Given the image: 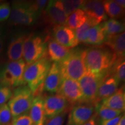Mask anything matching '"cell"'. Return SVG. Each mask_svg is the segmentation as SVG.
Here are the masks:
<instances>
[{
    "mask_svg": "<svg viewBox=\"0 0 125 125\" xmlns=\"http://www.w3.org/2000/svg\"><path fill=\"white\" fill-rule=\"evenodd\" d=\"M67 112H62L52 118L47 119L44 125H62L64 122Z\"/></svg>",
    "mask_w": 125,
    "mask_h": 125,
    "instance_id": "cell-33",
    "label": "cell"
},
{
    "mask_svg": "<svg viewBox=\"0 0 125 125\" xmlns=\"http://www.w3.org/2000/svg\"><path fill=\"white\" fill-rule=\"evenodd\" d=\"M104 106L115 110L123 112L125 108V93L124 86L116 90L112 96L103 100L100 103Z\"/></svg>",
    "mask_w": 125,
    "mask_h": 125,
    "instance_id": "cell-21",
    "label": "cell"
},
{
    "mask_svg": "<svg viewBox=\"0 0 125 125\" xmlns=\"http://www.w3.org/2000/svg\"><path fill=\"white\" fill-rule=\"evenodd\" d=\"M29 115L34 125H44L46 119L43 107V98L41 95L34 97Z\"/></svg>",
    "mask_w": 125,
    "mask_h": 125,
    "instance_id": "cell-19",
    "label": "cell"
},
{
    "mask_svg": "<svg viewBox=\"0 0 125 125\" xmlns=\"http://www.w3.org/2000/svg\"><path fill=\"white\" fill-rule=\"evenodd\" d=\"M85 64L87 71L107 75L116 60L114 53L105 46L93 47L86 50Z\"/></svg>",
    "mask_w": 125,
    "mask_h": 125,
    "instance_id": "cell-1",
    "label": "cell"
},
{
    "mask_svg": "<svg viewBox=\"0 0 125 125\" xmlns=\"http://www.w3.org/2000/svg\"><path fill=\"white\" fill-rule=\"evenodd\" d=\"M39 35H28L24 42L22 59L26 65L47 57V42Z\"/></svg>",
    "mask_w": 125,
    "mask_h": 125,
    "instance_id": "cell-6",
    "label": "cell"
},
{
    "mask_svg": "<svg viewBox=\"0 0 125 125\" xmlns=\"http://www.w3.org/2000/svg\"><path fill=\"white\" fill-rule=\"evenodd\" d=\"M108 74L115 76L119 82H123L125 78V59H117L109 70Z\"/></svg>",
    "mask_w": 125,
    "mask_h": 125,
    "instance_id": "cell-27",
    "label": "cell"
},
{
    "mask_svg": "<svg viewBox=\"0 0 125 125\" xmlns=\"http://www.w3.org/2000/svg\"><path fill=\"white\" fill-rule=\"evenodd\" d=\"M98 121L99 119H98L97 115L96 114H94L92 116V118L83 125H98Z\"/></svg>",
    "mask_w": 125,
    "mask_h": 125,
    "instance_id": "cell-37",
    "label": "cell"
},
{
    "mask_svg": "<svg viewBox=\"0 0 125 125\" xmlns=\"http://www.w3.org/2000/svg\"><path fill=\"white\" fill-rule=\"evenodd\" d=\"M123 114H121L119 116L116 117V118L111 119L108 120H99L98 121V125H116L118 123L119 121L122 116Z\"/></svg>",
    "mask_w": 125,
    "mask_h": 125,
    "instance_id": "cell-36",
    "label": "cell"
},
{
    "mask_svg": "<svg viewBox=\"0 0 125 125\" xmlns=\"http://www.w3.org/2000/svg\"><path fill=\"white\" fill-rule=\"evenodd\" d=\"M94 111V107L91 104H76L71 109L67 125H83L95 114Z\"/></svg>",
    "mask_w": 125,
    "mask_h": 125,
    "instance_id": "cell-12",
    "label": "cell"
},
{
    "mask_svg": "<svg viewBox=\"0 0 125 125\" xmlns=\"http://www.w3.org/2000/svg\"><path fill=\"white\" fill-rule=\"evenodd\" d=\"M62 74L59 64L52 63L43 84V90L51 93H56L62 81Z\"/></svg>",
    "mask_w": 125,
    "mask_h": 125,
    "instance_id": "cell-15",
    "label": "cell"
},
{
    "mask_svg": "<svg viewBox=\"0 0 125 125\" xmlns=\"http://www.w3.org/2000/svg\"><path fill=\"white\" fill-rule=\"evenodd\" d=\"M54 40L62 46L72 49L79 44L75 31L66 26H56L53 29Z\"/></svg>",
    "mask_w": 125,
    "mask_h": 125,
    "instance_id": "cell-13",
    "label": "cell"
},
{
    "mask_svg": "<svg viewBox=\"0 0 125 125\" xmlns=\"http://www.w3.org/2000/svg\"><path fill=\"white\" fill-rule=\"evenodd\" d=\"M13 119L7 104L0 106V125H11Z\"/></svg>",
    "mask_w": 125,
    "mask_h": 125,
    "instance_id": "cell-29",
    "label": "cell"
},
{
    "mask_svg": "<svg viewBox=\"0 0 125 125\" xmlns=\"http://www.w3.org/2000/svg\"><path fill=\"white\" fill-rule=\"evenodd\" d=\"M11 125H34L28 114L21 115L13 120Z\"/></svg>",
    "mask_w": 125,
    "mask_h": 125,
    "instance_id": "cell-35",
    "label": "cell"
},
{
    "mask_svg": "<svg viewBox=\"0 0 125 125\" xmlns=\"http://www.w3.org/2000/svg\"><path fill=\"white\" fill-rule=\"evenodd\" d=\"M104 45L115 54L117 59H125V32L109 35L105 37Z\"/></svg>",
    "mask_w": 125,
    "mask_h": 125,
    "instance_id": "cell-18",
    "label": "cell"
},
{
    "mask_svg": "<svg viewBox=\"0 0 125 125\" xmlns=\"http://www.w3.org/2000/svg\"><path fill=\"white\" fill-rule=\"evenodd\" d=\"M97 24H98L96 21H94L91 19L87 18V20L82 26H81L80 27H79L75 30H74L76 38L77 39L79 43L81 42H85L89 30L92 27L96 26Z\"/></svg>",
    "mask_w": 125,
    "mask_h": 125,
    "instance_id": "cell-28",
    "label": "cell"
},
{
    "mask_svg": "<svg viewBox=\"0 0 125 125\" xmlns=\"http://www.w3.org/2000/svg\"><path fill=\"white\" fill-rule=\"evenodd\" d=\"M51 64L48 57H45L26 65L23 73V80L34 97L41 95V92L43 90V82Z\"/></svg>",
    "mask_w": 125,
    "mask_h": 125,
    "instance_id": "cell-2",
    "label": "cell"
},
{
    "mask_svg": "<svg viewBox=\"0 0 125 125\" xmlns=\"http://www.w3.org/2000/svg\"><path fill=\"white\" fill-rule=\"evenodd\" d=\"M27 36L26 34H20L12 39L7 51V56L9 62L22 59L23 44Z\"/></svg>",
    "mask_w": 125,
    "mask_h": 125,
    "instance_id": "cell-20",
    "label": "cell"
},
{
    "mask_svg": "<svg viewBox=\"0 0 125 125\" xmlns=\"http://www.w3.org/2000/svg\"><path fill=\"white\" fill-rule=\"evenodd\" d=\"M26 64L23 59L9 62L0 67V84L11 87H18L25 85L23 73Z\"/></svg>",
    "mask_w": 125,
    "mask_h": 125,
    "instance_id": "cell-5",
    "label": "cell"
},
{
    "mask_svg": "<svg viewBox=\"0 0 125 125\" xmlns=\"http://www.w3.org/2000/svg\"><path fill=\"white\" fill-rule=\"evenodd\" d=\"M38 16L30 9L29 2L16 1L12 4L9 21L15 26H29L35 21Z\"/></svg>",
    "mask_w": 125,
    "mask_h": 125,
    "instance_id": "cell-8",
    "label": "cell"
},
{
    "mask_svg": "<svg viewBox=\"0 0 125 125\" xmlns=\"http://www.w3.org/2000/svg\"><path fill=\"white\" fill-rule=\"evenodd\" d=\"M119 84V82L115 76L108 74L101 82L98 89L96 105L115 93L118 89Z\"/></svg>",
    "mask_w": 125,
    "mask_h": 125,
    "instance_id": "cell-16",
    "label": "cell"
},
{
    "mask_svg": "<svg viewBox=\"0 0 125 125\" xmlns=\"http://www.w3.org/2000/svg\"><path fill=\"white\" fill-rule=\"evenodd\" d=\"M56 93L64 97L70 105L83 103V94L78 81L69 78H62Z\"/></svg>",
    "mask_w": 125,
    "mask_h": 125,
    "instance_id": "cell-10",
    "label": "cell"
},
{
    "mask_svg": "<svg viewBox=\"0 0 125 125\" xmlns=\"http://www.w3.org/2000/svg\"><path fill=\"white\" fill-rule=\"evenodd\" d=\"M71 51V49L62 46L54 39H50L47 42V57L51 62L60 63L67 58Z\"/></svg>",
    "mask_w": 125,
    "mask_h": 125,
    "instance_id": "cell-17",
    "label": "cell"
},
{
    "mask_svg": "<svg viewBox=\"0 0 125 125\" xmlns=\"http://www.w3.org/2000/svg\"><path fill=\"white\" fill-rule=\"evenodd\" d=\"M80 9L85 12L88 18L100 24L101 21L107 20L103 1H84L81 6Z\"/></svg>",
    "mask_w": 125,
    "mask_h": 125,
    "instance_id": "cell-14",
    "label": "cell"
},
{
    "mask_svg": "<svg viewBox=\"0 0 125 125\" xmlns=\"http://www.w3.org/2000/svg\"><path fill=\"white\" fill-rule=\"evenodd\" d=\"M0 5H1V2H0Z\"/></svg>",
    "mask_w": 125,
    "mask_h": 125,
    "instance_id": "cell-41",
    "label": "cell"
},
{
    "mask_svg": "<svg viewBox=\"0 0 125 125\" xmlns=\"http://www.w3.org/2000/svg\"><path fill=\"white\" fill-rule=\"evenodd\" d=\"M117 4L121 7L122 8L124 9L125 8V0H116V1H114Z\"/></svg>",
    "mask_w": 125,
    "mask_h": 125,
    "instance_id": "cell-39",
    "label": "cell"
},
{
    "mask_svg": "<svg viewBox=\"0 0 125 125\" xmlns=\"http://www.w3.org/2000/svg\"><path fill=\"white\" fill-rule=\"evenodd\" d=\"M69 105L66 99L57 93L43 98V107L46 119L62 112H67Z\"/></svg>",
    "mask_w": 125,
    "mask_h": 125,
    "instance_id": "cell-11",
    "label": "cell"
},
{
    "mask_svg": "<svg viewBox=\"0 0 125 125\" xmlns=\"http://www.w3.org/2000/svg\"><path fill=\"white\" fill-rule=\"evenodd\" d=\"M48 3V1L46 0H38L29 2L30 9L34 13L38 16V17L42 13Z\"/></svg>",
    "mask_w": 125,
    "mask_h": 125,
    "instance_id": "cell-31",
    "label": "cell"
},
{
    "mask_svg": "<svg viewBox=\"0 0 125 125\" xmlns=\"http://www.w3.org/2000/svg\"><path fill=\"white\" fill-rule=\"evenodd\" d=\"M107 75L94 74L86 71L81 78L78 82L83 94V103L91 104L94 107L96 105L98 89Z\"/></svg>",
    "mask_w": 125,
    "mask_h": 125,
    "instance_id": "cell-7",
    "label": "cell"
},
{
    "mask_svg": "<svg viewBox=\"0 0 125 125\" xmlns=\"http://www.w3.org/2000/svg\"><path fill=\"white\" fill-rule=\"evenodd\" d=\"M34 97L33 93L27 85L18 87L14 90L7 104L13 120L29 114Z\"/></svg>",
    "mask_w": 125,
    "mask_h": 125,
    "instance_id": "cell-4",
    "label": "cell"
},
{
    "mask_svg": "<svg viewBox=\"0 0 125 125\" xmlns=\"http://www.w3.org/2000/svg\"><path fill=\"white\" fill-rule=\"evenodd\" d=\"M105 37L125 32V24L116 19H109L101 23Z\"/></svg>",
    "mask_w": 125,
    "mask_h": 125,
    "instance_id": "cell-24",
    "label": "cell"
},
{
    "mask_svg": "<svg viewBox=\"0 0 125 125\" xmlns=\"http://www.w3.org/2000/svg\"><path fill=\"white\" fill-rule=\"evenodd\" d=\"M11 12V7L9 3L5 2L0 5V22L7 20Z\"/></svg>",
    "mask_w": 125,
    "mask_h": 125,
    "instance_id": "cell-34",
    "label": "cell"
},
{
    "mask_svg": "<svg viewBox=\"0 0 125 125\" xmlns=\"http://www.w3.org/2000/svg\"><path fill=\"white\" fill-rule=\"evenodd\" d=\"M103 7L106 15L111 18V19H116L120 18L124 15V9L122 8L114 1H103Z\"/></svg>",
    "mask_w": 125,
    "mask_h": 125,
    "instance_id": "cell-25",
    "label": "cell"
},
{
    "mask_svg": "<svg viewBox=\"0 0 125 125\" xmlns=\"http://www.w3.org/2000/svg\"><path fill=\"white\" fill-rule=\"evenodd\" d=\"M43 21L49 26H65L68 16L62 1H49L42 13Z\"/></svg>",
    "mask_w": 125,
    "mask_h": 125,
    "instance_id": "cell-9",
    "label": "cell"
},
{
    "mask_svg": "<svg viewBox=\"0 0 125 125\" xmlns=\"http://www.w3.org/2000/svg\"><path fill=\"white\" fill-rule=\"evenodd\" d=\"M3 49H4V38L2 33L0 32V57L2 54Z\"/></svg>",
    "mask_w": 125,
    "mask_h": 125,
    "instance_id": "cell-38",
    "label": "cell"
},
{
    "mask_svg": "<svg viewBox=\"0 0 125 125\" xmlns=\"http://www.w3.org/2000/svg\"><path fill=\"white\" fill-rule=\"evenodd\" d=\"M87 19V17L82 9H78L68 16L65 26L75 30L82 26Z\"/></svg>",
    "mask_w": 125,
    "mask_h": 125,
    "instance_id": "cell-23",
    "label": "cell"
},
{
    "mask_svg": "<svg viewBox=\"0 0 125 125\" xmlns=\"http://www.w3.org/2000/svg\"><path fill=\"white\" fill-rule=\"evenodd\" d=\"M84 1L82 0H65L62 1L64 10L67 16L80 9L81 6Z\"/></svg>",
    "mask_w": 125,
    "mask_h": 125,
    "instance_id": "cell-30",
    "label": "cell"
},
{
    "mask_svg": "<svg viewBox=\"0 0 125 125\" xmlns=\"http://www.w3.org/2000/svg\"><path fill=\"white\" fill-rule=\"evenodd\" d=\"M12 93L11 87L0 84V106L8 102L11 98Z\"/></svg>",
    "mask_w": 125,
    "mask_h": 125,
    "instance_id": "cell-32",
    "label": "cell"
},
{
    "mask_svg": "<svg viewBox=\"0 0 125 125\" xmlns=\"http://www.w3.org/2000/svg\"><path fill=\"white\" fill-rule=\"evenodd\" d=\"M86 50L72 49L67 57L60 62L62 78H69L78 81L87 71L85 64Z\"/></svg>",
    "mask_w": 125,
    "mask_h": 125,
    "instance_id": "cell-3",
    "label": "cell"
},
{
    "mask_svg": "<svg viewBox=\"0 0 125 125\" xmlns=\"http://www.w3.org/2000/svg\"><path fill=\"white\" fill-rule=\"evenodd\" d=\"M105 37L102 25L98 24L92 27L89 30L84 43L94 46H100L104 43Z\"/></svg>",
    "mask_w": 125,
    "mask_h": 125,
    "instance_id": "cell-22",
    "label": "cell"
},
{
    "mask_svg": "<svg viewBox=\"0 0 125 125\" xmlns=\"http://www.w3.org/2000/svg\"><path fill=\"white\" fill-rule=\"evenodd\" d=\"M95 110L96 111V114L99 120H108L115 118L122 114V111L115 110L108 107L104 106L100 103H98L95 105Z\"/></svg>",
    "mask_w": 125,
    "mask_h": 125,
    "instance_id": "cell-26",
    "label": "cell"
},
{
    "mask_svg": "<svg viewBox=\"0 0 125 125\" xmlns=\"http://www.w3.org/2000/svg\"><path fill=\"white\" fill-rule=\"evenodd\" d=\"M116 125H125V117L124 114L122 115L118 123Z\"/></svg>",
    "mask_w": 125,
    "mask_h": 125,
    "instance_id": "cell-40",
    "label": "cell"
}]
</instances>
